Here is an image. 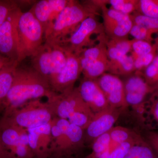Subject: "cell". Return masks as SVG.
<instances>
[{
  "instance_id": "obj_1",
  "label": "cell",
  "mask_w": 158,
  "mask_h": 158,
  "mask_svg": "<svg viewBox=\"0 0 158 158\" xmlns=\"http://www.w3.org/2000/svg\"><path fill=\"white\" fill-rule=\"evenodd\" d=\"M17 66L14 79L4 104L5 117L27 103L40 98H49L55 94L48 81L31 66Z\"/></svg>"
},
{
  "instance_id": "obj_2",
  "label": "cell",
  "mask_w": 158,
  "mask_h": 158,
  "mask_svg": "<svg viewBox=\"0 0 158 158\" xmlns=\"http://www.w3.org/2000/svg\"><path fill=\"white\" fill-rule=\"evenodd\" d=\"M98 8L92 1L81 2L69 0L52 27L44 34V41L59 44L72 34L86 19L96 15Z\"/></svg>"
},
{
  "instance_id": "obj_3",
  "label": "cell",
  "mask_w": 158,
  "mask_h": 158,
  "mask_svg": "<svg viewBox=\"0 0 158 158\" xmlns=\"http://www.w3.org/2000/svg\"><path fill=\"white\" fill-rule=\"evenodd\" d=\"M18 59L20 63L36 53L44 42V31L40 22L29 10L22 12L18 22Z\"/></svg>"
},
{
  "instance_id": "obj_4",
  "label": "cell",
  "mask_w": 158,
  "mask_h": 158,
  "mask_svg": "<svg viewBox=\"0 0 158 158\" xmlns=\"http://www.w3.org/2000/svg\"><path fill=\"white\" fill-rule=\"evenodd\" d=\"M31 58V67L48 81L62 70L67 61V55L61 46L47 41Z\"/></svg>"
},
{
  "instance_id": "obj_5",
  "label": "cell",
  "mask_w": 158,
  "mask_h": 158,
  "mask_svg": "<svg viewBox=\"0 0 158 158\" xmlns=\"http://www.w3.org/2000/svg\"><path fill=\"white\" fill-rule=\"evenodd\" d=\"M54 117L48 103L41 102L39 99L27 103L4 119L27 130L48 124Z\"/></svg>"
},
{
  "instance_id": "obj_6",
  "label": "cell",
  "mask_w": 158,
  "mask_h": 158,
  "mask_svg": "<svg viewBox=\"0 0 158 158\" xmlns=\"http://www.w3.org/2000/svg\"><path fill=\"white\" fill-rule=\"evenodd\" d=\"M95 16L87 18L72 34L58 44L65 50L77 56L85 48L94 45L91 36L95 34H105L102 24L99 22Z\"/></svg>"
},
{
  "instance_id": "obj_7",
  "label": "cell",
  "mask_w": 158,
  "mask_h": 158,
  "mask_svg": "<svg viewBox=\"0 0 158 158\" xmlns=\"http://www.w3.org/2000/svg\"><path fill=\"white\" fill-rule=\"evenodd\" d=\"M123 83L128 106L132 107L138 113L140 119L144 123L146 98L157 90L150 87L142 74L138 73L128 76Z\"/></svg>"
},
{
  "instance_id": "obj_8",
  "label": "cell",
  "mask_w": 158,
  "mask_h": 158,
  "mask_svg": "<svg viewBox=\"0 0 158 158\" xmlns=\"http://www.w3.org/2000/svg\"><path fill=\"white\" fill-rule=\"evenodd\" d=\"M95 2L102 11L106 36L110 39L127 38L134 24L130 15L108 8L104 1H95Z\"/></svg>"
},
{
  "instance_id": "obj_9",
  "label": "cell",
  "mask_w": 158,
  "mask_h": 158,
  "mask_svg": "<svg viewBox=\"0 0 158 158\" xmlns=\"http://www.w3.org/2000/svg\"><path fill=\"white\" fill-rule=\"evenodd\" d=\"M55 117L67 119L72 113L91 111L82 98L77 88L65 93H56L47 102Z\"/></svg>"
},
{
  "instance_id": "obj_10",
  "label": "cell",
  "mask_w": 158,
  "mask_h": 158,
  "mask_svg": "<svg viewBox=\"0 0 158 158\" xmlns=\"http://www.w3.org/2000/svg\"><path fill=\"white\" fill-rule=\"evenodd\" d=\"M65 51L67 61L62 70L50 80L52 90L58 94L65 93L73 89L77 80L82 73V69L78 56Z\"/></svg>"
},
{
  "instance_id": "obj_11",
  "label": "cell",
  "mask_w": 158,
  "mask_h": 158,
  "mask_svg": "<svg viewBox=\"0 0 158 158\" xmlns=\"http://www.w3.org/2000/svg\"><path fill=\"white\" fill-rule=\"evenodd\" d=\"M22 12L20 7L15 9L9 15L0 28V54L17 62L18 59V22Z\"/></svg>"
},
{
  "instance_id": "obj_12",
  "label": "cell",
  "mask_w": 158,
  "mask_h": 158,
  "mask_svg": "<svg viewBox=\"0 0 158 158\" xmlns=\"http://www.w3.org/2000/svg\"><path fill=\"white\" fill-rule=\"evenodd\" d=\"M123 110L110 106L94 114L91 122L84 131L85 144L91 145L96 138L112 129Z\"/></svg>"
},
{
  "instance_id": "obj_13",
  "label": "cell",
  "mask_w": 158,
  "mask_h": 158,
  "mask_svg": "<svg viewBox=\"0 0 158 158\" xmlns=\"http://www.w3.org/2000/svg\"><path fill=\"white\" fill-rule=\"evenodd\" d=\"M111 107L127 109L123 81L118 76L106 73L96 80Z\"/></svg>"
},
{
  "instance_id": "obj_14",
  "label": "cell",
  "mask_w": 158,
  "mask_h": 158,
  "mask_svg": "<svg viewBox=\"0 0 158 158\" xmlns=\"http://www.w3.org/2000/svg\"><path fill=\"white\" fill-rule=\"evenodd\" d=\"M69 0H40L35 2L30 11L43 27L44 34L52 27Z\"/></svg>"
},
{
  "instance_id": "obj_15",
  "label": "cell",
  "mask_w": 158,
  "mask_h": 158,
  "mask_svg": "<svg viewBox=\"0 0 158 158\" xmlns=\"http://www.w3.org/2000/svg\"><path fill=\"white\" fill-rule=\"evenodd\" d=\"M77 88L83 100L94 114L110 107L96 80L84 77Z\"/></svg>"
},
{
  "instance_id": "obj_16",
  "label": "cell",
  "mask_w": 158,
  "mask_h": 158,
  "mask_svg": "<svg viewBox=\"0 0 158 158\" xmlns=\"http://www.w3.org/2000/svg\"><path fill=\"white\" fill-rule=\"evenodd\" d=\"M51 123L39 127L27 130L29 147L33 152L37 155L44 154L52 150Z\"/></svg>"
},
{
  "instance_id": "obj_17",
  "label": "cell",
  "mask_w": 158,
  "mask_h": 158,
  "mask_svg": "<svg viewBox=\"0 0 158 158\" xmlns=\"http://www.w3.org/2000/svg\"><path fill=\"white\" fill-rule=\"evenodd\" d=\"M51 123L52 150L70 153L69 137V122L66 119L54 117Z\"/></svg>"
},
{
  "instance_id": "obj_18",
  "label": "cell",
  "mask_w": 158,
  "mask_h": 158,
  "mask_svg": "<svg viewBox=\"0 0 158 158\" xmlns=\"http://www.w3.org/2000/svg\"><path fill=\"white\" fill-rule=\"evenodd\" d=\"M79 59L82 73L85 78L96 80L108 72L109 66L108 59H91L81 57H79Z\"/></svg>"
},
{
  "instance_id": "obj_19",
  "label": "cell",
  "mask_w": 158,
  "mask_h": 158,
  "mask_svg": "<svg viewBox=\"0 0 158 158\" xmlns=\"http://www.w3.org/2000/svg\"><path fill=\"white\" fill-rule=\"evenodd\" d=\"M0 125L3 145L6 150L11 151L20 142L22 135L26 130L11 124L5 119Z\"/></svg>"
},
{
  "instance_id": "obj_20",
  "label": "cell",
  "mask_w": 158,
  "mask_h": 158,
  "mask_svg": "<svg viewBox=\"0 0 158 158\" xmlns=\"http://www.w3.org/2000/svg\"><path fill=\"white\" fill-rule=\"evenodd\" d=\"M106 44L109 61L121 59L131 52L132 40L110 39L106 36Z\"/></svg>"
},
{
  "instance_id": "obj_21",
  "label": "cell",
  "mask_w": 158,
  "mask_h": 158,
  "mask_svg": "<svg viewBox=\"0 0 158 158\" xmlns=\"http://www.w3.org/2000/svg\"><path fill=\"white\" fill-rule=\"evenodd\" d=\"M19 64L17 61H11L0 71V106L4 104L11 89L15 72Z\"/></svg>"
},
{
  "instance_id": "obj_22",
  "label": "cell",
  "mask_w": 158,
  "mask_h": 158,
  "mask_svg": "<svg viewBox=\"0 0 158 158\" xmlns=\"http://www.w3.org/2000/svg\"><path fill=\"white\" fill-rule=\"evenodd\" d=\"M135 71L134 60L131 56L127 55L118 60L109 61V73L117 76H128Z\"/></svg>"
},
{
  "instance_id": "obj_23",
  "label": "cell",
  "mask_w": 158,
  "mask_h": 158,
  "mask_svg": "<svg viewBox=\"0 0 158 158\" xmlns=\"http://www.w3.org/2000/svg\"><path fill=\"white\" fill-rule=\"evenodd\" d=\"M143 139L144 137L141 136L138 139L127 141L121 144H117L112 141L111 146L109 149L97 158H124L131 148Z\"/></svg>"
},
{
  "instance_id": "obj_24",
  "label": "cell",
  "mask_w": 158,
  "mask_h": 158,
  "mask_svg": "<svg viewBox=\"0 0 158 158\" xmlns=\"http://www.w3.org/2000/svg\"><path fill=\"white\" fill-rule=\"evenodd\" d=\"M124 158H158L148 142L144 139L133 146Z\"/></svg>"
},
{
  "instance_id": "obj_25",
  "label": "cell",
  "mask_w": 158,
  "mask_h": 158,
  "mask_svg": "<svg viewBox=\"0 0 158 158\" xmlns=\"http://www.w3.org/2000/svg\"><path fill=\"white\" fill-rule=\"evenodd\" d=\"M111 141L117 144L141 138V135L133 130L121 126H114L110 131Z\"/></svg>"
},
{
  "instance_id": "obj_26",
  "label": "cell",
  "mask_w": 158,
  "mask_h": 158,
  "mask_svg": "<svg viewBox=\"0 0 158 158\" xmlns=\"http://www.w3.org/2000/svg\"><path fill=\"white\" fill-rule=\"evenodd\" d=\"M112 141L110 131L96 138L91 144L92 152L86 158H97L102 154L111 146Z\"/></svg>"
},
{
  "instance_id": "obj_27",
  "label": "cell",
  "mask_w": 158,
  "mask_h": 158,
  "mask_svg": "<svg viewBox=\"0 0 158 158\" xmlns=\"http://www.w3.org/2000/svg\"><path fill=\"white\" fill-rule=\"evenodd\" d=\"M145 122H153L158 129V89L151 95L145 107Z\"/></svg>"
},
{
  "instance_id": "obj_28",
  "label": "cell",
  "mask_w": 158,
  "mask_h": 158,
  "mask_svg": "<svg viewBox=\"0 0 158 158\" xmlns=\"http://www.w3.org/2000/svg\"><path fill=\"white\" fill-rule=\"evenodd\" d=\"M105 4H110L111 8L127 15L137 11L138 1L137 0H110L104 1Z\"/></svg>"
},
{
  "instance_id": "obj_29",
  "label": "cell",
  "mask_w": 158,
  "mask_h": 158,
  "mask_svg": "<svg viewBox=\"0 0 158 158\" xmlns=\"http://www.w3.org/2000/svg\"><path fill=\"white\" fill-rule=\"evenodd\" d=\"M133 23L144 27L153 34L158 32V19L145 16L135 11L130 15Z\"/></svg>"
},
{
  "instance_id": "obj_30",
  "label": "cell",
  "mask_w": 158,
  "mask_h": 158,
  "mask_svg": "<svg viewBox=\"0 0 158 158\" xmlns=\"http://www.w3.org/2000/svg\"><path fill=\"white\" fill-rule=\"evenodd\" d=\"M94 116V113L92 111L75 112L69 115L67 120L70 124L75 125L85 131Z\"/></svg>"
},
{
  "instance_id": "obj_31",
  "label": "cell",
  "mask_w": 158,
  "mask_h": 158,
  "mask_svg": "<svg viewBox=\"0 0 158 158\" xmlns=\"http://www.w3.org/2000/svg\"><path fill=\"white\" fill-rule=\"evenodd\" d=\"M156 47L151 43L144 40H132L131 56L133 59L155 51Z\"/></svg>"
},
{
  "instance_id": "obj_32",
  "label": "cell",
  "mask_w": 158,
  "mask_h": 158,
  "mask_svg": "<svg viewBox=\"0 0 158 158\" xmlns=\"http://www.w3.org/2000/svg\"><path fill=\"white\" fill-rule=\"evenodd\" d=\"M137 11L145 16L158 19V0L138 1Z\"/></svg>"
},
{
  "instance_id": "obj_33",
  "label": "cell",
  "mask_w": 158,
  "mask_h": 158,
  "mask_svg": "<svg viewBox=\"0 0 158 158\" xmlns=\"http://www.w3.org/2000/svg\"><path fill=\"white\" fill-rule=\"evenodd\" d=\"M22 1L0 0V28L14 10L19 8Z\"/></svg>"
},
{
  "instance_id": "obj_34",
  "label": "cell",
  "mask_w": 158,
  "mask_h": 158,
  "mask_svg": "<svg viewBox=\"0 0 158 158\" xmlns=\"http://www.w3.org/2000/svg\"><path fill=\"white\" fill-rule=\"evenodd\" d=\"M152 34L150 31L144 27L133 24L129 34L134 37V39L151 43L152 40Z\"/></svg>"
},
{
  "instance_id": "obj_35",
  "label": "cell",
  "mask_w": 158,
  "mask_h": 158,
  "mask_svg": "<svg viewBox=\"0 0 158 158\" xmlns=\"http://www.w3.org/2000/svg\"><path fill=\"white\" fill-rule=\"evenodd\" d=\"M155 52L154 51L150 53L140 56L134 59L135 71L139 72L143 69H145L151 64L156 56Z\"/></svg>"
},
{
  "instance_id": "obj_36",
  "label": "cell",
  "mask_w": 158,
  "mask_h": 158,
  "mask_svg": "<svg viewBox=\"0 0 158 158\" xmlns=\"http://www.w3.org/2000/svg\"><path fill=\"white\" fill-rule=\"evenodd\" d=\"M28 144L19 142L11 151V156L18 158H27L33 153Z\"/></svg>"
},
{
  "instance_id": "obj_37",
  "label": "cell",
  "mask_w": 158,
  "mask_h": 158,
  "mask_svg": "<svg viewBox=\"0 0 158 158\" xmlns=\"http://www.w3.org/2000/svg\"><path fill=\"white\" fill-rule=\"evenodd\" d=\"M144 138L158 156V132L152 131H148Z\"/></svg>"
},
{
  "instance_id": "obj_38",
  "label": "cell",
  "mask_w": 158,
  "mask_h": 158,
  "mask_svg": "<svg viewBox=\"0 0 158 158\" xmlns=\"http://www.w3.org/2000/svg\"><path fill=\"white\" fill-rule=\"evenodd\" d=\"M1 134H2V131H1V125H0V158H5L9 156L7 153V150L3 145L2 137H1Z\"/></svg>"
},
{
  "instance_id": "obj_39",
  "label": "cell",
  "mask_w": 158,
  "mask_h": 158,
  "mask_svg": "<svg viewBox=\"0 0 158 158\" xmlns=\"http://www.w3.org/2000/svg\"><path fill=\"white\" fill-rule=\"evenodd\" d=\"M11 61H13L9 59L2 55H0V71Z\"/></svg>"
},
{
  "instance_id": "obj_40",
  "label": "cell",
  "mask_w": 158,
  "mask_h": 158,
  "mask_svg": "<svg viewBox=\"0 0 158 158\" xmlns=\"http://www.w3.org/2000/svg\"><path fill=\"white\" fill-rule=\"evenodd\" d=\"M156 48H157V50L158 51V42L157 45V46H156Z\"/></svg>"
},
{
  "instance_id": "obj_41",
  "label": "cell",
  "mask_w": 158,
  "mask_h": 158,
  "mask_svg": "<svg viewBox=\"0 0 158 158\" xmlns=\"http://www.w3.org/2000/svg\"></svg>"
}]
</instances>
